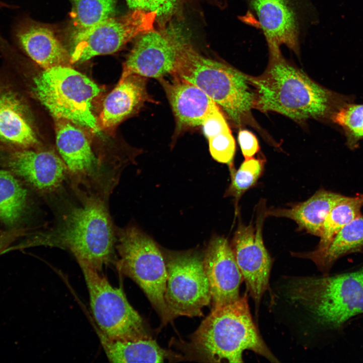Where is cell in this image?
<instances>
[{"instance_id": "7a4b0ae2", "label": "cell", "mask_w": 363, "mask_h": 363, "mask_svg": "<svg viewBox=\"0 0 363 363\" xmlns=\"http://www.w3.org/2000/svg\"><path fill=\"white\" fill-rule=\"evenodd\" d=\"M269 60L260 76H250L255 93L254 108L273 111L295 121L313 118L332 122L334 115L354 96L331 90L287 60L280 49H269Z\"/></svg>"}, {"instance_id": "f1b7e54d", "label": "cell", "mask_w": 363, "mask_h": 363, "mask_svg": "<svg viewBox=\"0 0 363 363\" xmlns=\"http://www.w3.org/2000/svg\"><path fill=\"white\" fill-rule=\"evenodd\" d=\"M209 151L216 161L233 164L232 161L235 151V143L230 130L222 132L209 139Z\"/></svg>"}, {"instance_id": "8992f818", "label": "cell", "mask_w": 363, "mask_h": 363, "mask_svg": "<svg viewBox=\"0 0 363 363\" xmlns=\"http://www.w3.org/2000/svg\"><path fill=\"white\" fill-rule=\"evenodd\" d=\"M35 97L56 118L71 121L99 134L92 101L100 89L85 75L69 66L44 69L33 79Z\"/></svg>"}, {"instance_id": "603a6c76", "label": "cell", "mask_w": 363, "mask_h": 363, "mask_svg": "<svg viewBox=\"0 0 363 363\" xmlns=\"http://www.w3.org/2000/svg\"><path fill=\"white\" fill-rule=\"evenodd\" d=\"M101 344L109 361L112 362H163L170 353L161 347L152 338L112 340L101 332Z\"/></svg>"}, {"instance_id": "9a60e30c", "label": "cell", "mask_w": 363, "mask_h": 363, "mask_svg": "<svg viewBox=\"0 0 363 363\" xmlns=\"http://www.w3.org/2000/svg\"><path fill=\"white\" fill-rule=\"evenodd\" d=\"M182 39L170 30L140 35L124 64L119 81L132 75L157 79L170 75Z\"/></svg>"}, {"instance_id": "8fae6325", "label": "cell", "mask_w": 363, "mask_h": 363, "mask_svg": "<svg viewBox=\"0 0 363 363\" xmlns=\"http://www.w3.org/2000/svg\"><path fill=\"white\" fill-rule=\"evenodd\" d=\"M265 204L261 202L256 225L239 223L230 244L241 273L247 291L253 298L258 311L264 293L270 289L272 259L264 244L262 229L266 218Z\"/></svg>"}, {"instance_id": "5bb4252c", "label": "cell", "mask_w": 363, "mask_h": 363, "mask_svg": "<svg viewBox=\"0 0 363 363\" xmlns=\"http://www.w3.org/2000/svg\"><path fill=\"white\" fill-rule=\"evenodd\" d=\"M0 166L42 195L56 191L68 176L63 160L49 150L0 146Z\"/></svg>"}, {"instance_id": "7c38bea8", "label": "cell", "mask_w": 363, "mask_h": 363, "mask_svg": "<svg viewBox=\"0 0 363 363\" xmlns=\"http://www.w3.org/2000/svg\"><path fill=\"white\" fill-rule=\"evenodd\" d=\"M57 119L56 146L73 188H85L92 192L94 189L96 193L105 198L113 187L102 172L86 136L68 120Z\"/></svg>"}, {"instance_id": "7402d4cb", "label": "cell", "mask_w": 363, "mask_h": 363, "mask_svg": "<svg viewBox=\"0 0 363 363\" xmlns=\"http://www.w3.org/2000/svg\"><path fill=\"white\" fill-rule=\"evenodd\" d=\"M354 253H363L362 214L341 228L324 251L294 253L293 255L311 260L323 274L326 275L329 273L337 261Z\"/></svg>"}, {"instance_id": "277c9868", "label": "cell", "mask_w": 363, "mask_h": 363, "mask_svg": "<svg viewBox=\"0 0 363 363\" xmlns=\"http://www.w3.org/2000/svg\"><path fill=\"white\" fill-rule=\"evenodd\" d=\"M170 75L199 87L222 108L235 125H257L252 115L255 93L250 76L228 65L205 57L183 39Z\"/></svg>"}, {"instance_id": "ffe728a7", "label": "cell", "mask_w": 363, "mask_h": 363, "mask_svg": "<svg viewBox=\"0 0 363 363\" xmlns=\"http://www.w3.org/2000/svg\"><path fill=\"white\" fill-rule=\"evenodd\" d=\"M145 77L132 75L119 81L104 100L100 119L104 128H112L152 101Z\"/></svg>"}, {"instance_id": "d4e9b609", "label": "cell", "mask_w": 363, "mask_h": 363, "mask_svg": "<svg viewBox=\"0 0 363 363\" xmlns=\"http://www.w3.org/2000/svg\"><path fill=\"white\" fill-rule=\"evenodd\" d=\"M363 194L344 196L332 208L324 222L320 240L314 253H320L327 248L336 234L345 225L361 214Z\"/></svg>"}, {"instance_id": "83f0119b", "label": "cell", "mask_w": 363, "mask_h": 363, "mask_svg": "<svg viewBox=\"0 0 363 363\" xmlns=\"http://www.w3.org/2000/svg\"><path fill=\"white\" fill-rule=\"evenodd\" d=\"M332 122L342 130L346 145L350 150L359 147L363 140V103L353 101L346 104L334 115Z\"/></svg>"}, {"instance_id": "e0dca14e", "label": "cell", "mask_w": 363, "mask_h": 363, "mask_svg": "<svg viewBox=\"0 0 363 363\" xmlns=\"http://www.w3.org/2000/svg\"><path fill=\"white\" fill-rule=\"evenodd\" d=\"M0 67V146L32 148L38 140L17 83Z\"/></svg>"}, {"instance_id": "30bf717a", "label": "cell", "mask_w": 363, "mask_h": 363, "mask_svg": "<svg viewBox=\"0 0 363 363\" xmlns=\"http://www.w3.org/2000/svg\"><path fill=\"white\" fill-rule=\"evenodd\" d=\"M156 18L155 12L134 10L124 16L110 17L88 29L73 33L71 64L117 51L135 37L154 30Z\"/></svg>"}, {"instance_id": "2e32d148", "label": "cell", "mask_w": 363, "mask_h": 363, "mask_svg": "<svg viewBox=\"0 0 363 363\" xmlns=\"http://www.w3.org/2000/svg\"><path fill=\"white\" fill-rule=\"evenodd\" d=\"M203 263L209 285L212 309L238 300L244 279L226 238L215 236L211 239L203 255Z\"/></svg>"}, {"instance_id": "52a82bcc", "label": "cell", "mask_w": 363, "mask_h": 363, "mask_svg": "<svg viewBox=\"0 0 363 363\" xmlns=\"http://www.w3.org/2000/svg\"><path fill=\"white\" fill-rule=\"evenodd\" d=\"M117 237L118 270L139 285L160 317L162 326L166 325L171 320L164 298L167 272L163 254L136 226L119 229Z\"/></svg>"}, {"instance_id": "4316f807", "label": "cell", "mask_w": 363, "mask_h": 363, "mask_svg": "<svg viewBox=\"0 0 363 363\" xmlns=\"http://www.w3.org/2000/svg\"><path fill=\"white\" fill-rule=\"evenodd\" d=\"M264 166L263 159L254 157L245 159L237 170L233 164L229 166L231 183L225 191L224 197L233 198L237 206L244 194L257 183L262 174Z\"/></svg>"}, {"instance_id": "484cf974", "label": "cell", "mask_w": 363, "mask_h": 363, "mask_svg": "<svg viewBox=\"0 0 363 363\" xmlns=\"http://www.w3.org/2000/svg\"><path fill=\"white\" fill-rule=\"evenodd\" d=\"M74 33L93 27L111 17L116 0H71Z\"/></svg>"}, {"instance_id": "ba28073f", "label": "cell", "mask_w": 363, "mask_h": 363, "mask_svg": "<svg viewBox=\"0 0 363 363\" xmlns=\"http://www.w3.org/2000/svg\"><path fill=\"white\" fill-rule=\"evenodd\" d=\"M79 264L88 288L91 311L101 333L112 340L151 338L143 319L122 289L112 286L93 267Z\"/></svg>"}, {"instance_id": "cb8c5ba5", "label": "cell", "mask_w": 363, "mask_h": 363, "mask_svg": "<svg viewBox=\"0 0 363 363\" xmlns=\"http://www.w3.org/2000/svg\"><path fill=\"white\" fill-rule=\"evenodd\" d=\"M28 188L10 171L0 169V222L19 227L29 210Z\"/></svg>"}, {"instance_id": "4dcf8cb0", "label": "cell", "mask_w": 363, "mask_h": 363, "mask_svg": "<svg viewBox=\"0 0 363 363\" xmlns=\"http://www.w3.org/2000/svg\"><path fill=\"white\" fill-rule=\"evenodd\" d=\"M201 126L207 139L222 132L230 130L219 108L207 116Z\"/></svg>"}, {"instance_id": "44dd1931", "label": "cell", "mask_w": 363, "mask_h": 363, "mask_svg": "<svg viewBox=\"0 0 363 363\" xmlns=\"http://www.w3.org/2000/svg\"><path fill=\"white\" fill-rule=\"evenodd\" d=\"M343 196L322 189L307 200L289 208L266 209L265 215L290 219L296 223L299 230L320 237L327 215Z\"/></svg>"}, {"instance_id": "4fadbf2b", "label": "cell", "mask_w": 363, "mask_h": 363, "mask_svg": "<svg viewBox=\"0 0 363 363\" xmlns=\"http://www.w3.org/2000/svg\"><path fill=\"white\" fill-rule=\"evenodd\" d=\"M257 17L269 49L285 45L299 52L302 29L311 6L308 0H246Z\"/></svg>"}, {"instance_id": "d6986e66", "label": "cell", "mask_w": 363, "mask_h": 363, "mask_svg": "<svg viewBox=\"0 0 363 363\" xmlns=\"http://www.w3.org/2000/svg\"><path fill=\"white\" fill-rule=\"evenodd\" d=\"M158 79L171 107L176 130L201 126L206 117L219 107L205 92L193 84L172 77Z\"/></svg>"}, {"instance_id": "3957f363", "label": "cell", "mask_w": 363, "mask_h": 363, "mask_svg": "<svg viewBox=\"0 0 363 363\" xmlns=\"http://www.w3.org/2000/svg\"><path fill=\"white\" fill-rule=\"evenodd\" d=\"M288 296L310 314L322 332L339 337L363 315V262L334 274L295 278Z\"/></svg>"}, {"instance_id": "ac0fdd59", "label": "cell", "mask_w": 363, "mask_h": 363, "mask_svg": "<svg viewBox=\"0 0 363 363\" xmlns=\"http://www.w3.org/2000/svg\"><path fill=\"white\" fill-rule=\"evenodd\" d=\"M12 34L14 46L44 69L71 63L70 54L52 30L44 24L19 17Z\"/></svg>"}, {"instance_id": "6da1fadb", "label": "cell", "mask_w": 363, "mask_h": 363, "mask_svg": "<svg viewBox=\"0 0 363 363\" xmlns=\"http://www.w3.org/2000/svg\"><path fill=\"white\" fill-rule=\"evenodd\" d=\"M80 203L69 202L60 211L57 222L44 231L28 232L21 243L8 252L35 246L57 247L69 250L79 264L100 271L110 262L115 234L105 203L99 194L77 189Z\"/></svg>"}, {"instance_id": "9c48e42d", "label": "cell", "mask_w": 363, "mask_h": 363, "mask_svg": "<svg viewBox=\"0 0 363 363\" xmlns=\"http://www.w3.org/2000/svg\"><path fill=\"white\" fill-rule=\"evenodd\" d=\"M167 272L165 301L171 321L179 316H203L211 302L203 255L195 251L163 254Z\"/></svg>"}, {"instance_id": "d6a6232c", "label": "cell", "mask_w": 363, "mask_h": 363, "mask_svg": "<svg viewBox=\"0 0 363 363\" xmlns=\"http://www.w3.org/2000/svg\"><path fill=\"white\" fill-rule=\"evenodd\" d=\"M28 228L15 227L8 230H0V254H3L10 246L28 233Z\"/></svg>"}, {"instance_id": "5b68a950", "label": "cell", "mask_w": 363, "mask_h": 363, "mask_svg": "<svg viewBox=\"0 0 363 363\" xmlns=\"http://www.w3.org/2000/svg\"><path fill=\"white\" fill-rule=\"evenodd\" d=\"M248 298L247 291L236 301L212 309L203 320L190 343L200 357L211 362H243V352L249 350L278 362L254 323Z\"/></svg>"}, {"instance_id": "1f68e13d", "label": "cell", "mask_w": 363, "mask_h": 363, "mask_svg": "<svg viewBox=\"0 0 363 363\" xmlns=\"http://www.w3.org/2000/svg\"><path fill=\"white\" fill-rule=\"evenodd\" d=\"M238 139L245 159L254 157L259 151L258 140L252 132L246 130H240L238 133Z\"/></svg>"}, {"instance_id": "f546056e", "label": "cell", "mask_w": 363, "mask_h": 363, "mask_svg": "<svg viewBox=\"0 0 363 363\" xmlns=\"http://www.w3.org/2000/svg\"><path fill=\"white\" fill-rule=\"evenodd\" d=\"M130 8L155 12L157 17H165L173 12L177 0H126Z\"/></svg>"}]
</instances>
